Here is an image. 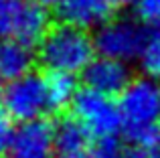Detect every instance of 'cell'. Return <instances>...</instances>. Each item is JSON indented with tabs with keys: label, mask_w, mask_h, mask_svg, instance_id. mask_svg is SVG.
<instances>
[{
	"label": "cell",
	"mask_w": 160,
	"mask_h": 158,
	"mask_svg": "<svg viewBox=\"0 0 160 158\" xmlns=\"http://www.w3.org/2000/svg\"><path fill=\"white\" fill-rule=\"evenodd\" d=\"M122 130L132 144L150 150L160 140V81L152 77L132 79L118 99Z\"/></svg>",
	"instance_id": "obj_1"
},
{
	"label": "cell",
	"mask_w": 160,
	"mask_h": 158,
	"mask_svg": "<svg viewBox=\"0 0 160 158\" xmlns=\"http://www.w3.org/2000/svg\"><path fill=\"white\" fill-rule=\"evenodd\" d=\"M95 43L85 28L73 24H55L39 43V61L49 73H83L93 61Z\"/></svg>",
	"instance_id": "obj_2"
},
{
	"label": "cell",
	"mask_w": 160,
	"mask_h": 158,
	"mask_svg": "<svg viewBox=\"0 0 160 158\" xmlns=\"http://www.w3.org/2000/svg\"><path fill=\"white\" fill-rule=\"evenodd\" d=\"M0 101L8 118L20 124L43 120L45 114L53 111L47 75L32 71L14 81H8L0 91Z\"/></svg>",
	"instance_id": "obj_3"
},
{
	"label": "cell",
	"mask_w": 160,
	"mask_h": 158,
	"mask_svg": "<svg viewBox=\"0 0 160 158\" xmlns=\"http://www.w3.org/2000/svg\"><path fill=\"white\" fill-rule=\"evenodd\" d=\"M73 118L83 124L91 138L99 142H112L118 132H122V111L120 103L109 95H103L95 89L83 87L77 91L71 103Z\"/></svg>",
	"instance_id": "obj_4"
},
{
	"label": "cell",
	"mask_w": 160,
	"mask_h": 158,
	"mask_svg": "<svg viewBox=\"0 0 160 158\" xmlns=\"http://www.w3.org/2000/svg\"><path fill=\"white\" fill-rule=\"evenodd\" d=\"M146 37H148V31L140 22L132 18H118L102 24L93 43L102 57H109V59H118L126 63V61L140 57Z\"/></svg>",
	"instance_id": "obj_5"
},
{
	"label": "cell",
	"mask_w": 160,
	"mask_h": 158,
	"mask_svg": "<svg viewBox=\"0 0 160 158\" xmlns=\"http://www.w3.org/2000/svg\"><path fill=\"white\" fill-rule=\"evenodd\" d=\"M10 158H57L55 126L45 120L18 124L8 144Z\"/></svg>",
	"instance_id": "obj_6"
},
{
	"label": "cell",
	"mask_w": 160,
	"mask_h": 158,
	"mask_svg": "<svg viewBox=\"0 0 160 158\" xmlns=\"http://www.w3.org/2000/svg\"><path fill=\"white\" fill-rule=\"evenodd\" d=\"M83 81H85V87H89V89L116 97V95L124 93V89L132 83V79H130V71L124 61L99 55L83 71Z\"/></svg>",
	"instance_id": "obj_7"
},
{
	"label": "cell",
	"mask_w": 160,
	"mask_h": 158,
	"mask_svg": "<svg viewBox=\"0 0 160 158\" xmlns=\"http://www.w3.org/2000/svg\"><path fill=\"white\" fill-rule=\"evenodd\" d=\"M113 6V0H61L57 6V16L67 24L91 28L109 22Z\"/></svg>",
	"instance_id": "obj_8"
},
{
	"label": "cell",
	"mask_w": 160,
	"mask_h": 158,
	"mask_svg": "<svg viewBox=\"0 0 160 158\" xmlns=\"http://www.w3.org/2000/svg\"><path fill=\"white\" fill-rule=\"evenodd\" d=\"M91 134L75 118H63L55 126V148L61 158H75L89 150Z\"/></svg>",
	"instance_id": "obj_9"
},
{
	"label": "cell",
	"mask_w": 160,
	"mask_h": 158,
	"mask_svg": "<svg viewBox=\"0 0 160 158\" xmlns=\"http://www.w3.org/2000/svg\"><path fill=\"white\" fill-rule=\"evenodd\" d=\"M32 53L31 47L20 41L6 39L0 41V79L14 81V79L31 73Z\"/></svg>",
	"instance_id": "obj_10"
},
{
	"label": "cell",
	"mask_w": 160,
	"mask_h": 158,
	"mask_svg": "<svg viewBox=\"0 0 160 158\" xmlns=\"http://www.w3.org/2000/svg\"><path fill=\"white\" fill-rule=\"evenodd\" d=\"M47 81H49V93H51V103H53V111H59L63 107L71 106L77 95V87H75V79L73 75L67 73H47Z\"/></svg>",
	"instance_id": "obj_11"
},
{
	"label": "cell",
	"mask_w": 160,
	"mask_h": 158,
	"mask_svg": "<svg viewBox=\"0 0 160 158\" xmlns=\"http://www.w3.org/2000/svg\"><path fill=\"white\" fill-rule=\"evenodd\" d=\"M138 59H140V65L146 75L160 81V24L148 31L144 49Z\"/></svg>",
	"instance_id": "obj_12"
},
{
	"label": "cell",
	"mask_w": 160,
	"mask_h": 158,
	"mask_svg": "<svg viewBox=\"0 0 160 158\" xmlns=\"http://www.w3.org/2000/svg\"><path fill=\"white\" fill-rule=\"evenodd\" d=\"M28 0H0V39H12Z\"/></svg>",
	"instance_id": "obj_13"
},
{
	"label": "cell",
	"mask_w": 160,
	"mask_h": 158,
	"mask_svg": "<svg viewBox=\"0 0 160 158\" xmlns=\"http://www.w3.org/2000/svg\"><path fill=\"white\" fill-rule=\"evenodd\" d=\"M75 158H126V154L112 140V142H99L98 146H91L89 150H85L83 154H79Z\"/></svg>",
	"instance_id": "obj_14"
},
{
	"label": "cell",
	"mask_w": 160,
	"mask_h": 158,
	"mask_svg": "<svg viewBox=\"0 0 160 158\" xmlns=\"http://www.w3.org/2000/svg\"><path fill=\"white\" fill-rule=\"evenodd\" d=\"M138 12L146 22L160 24V0H138Z\"/></svg>",
	"instance_id": "obj_15"
},
{
	"label": "cell",
	"mask_w": 160,
	"mask_h": 158,
	"mask_svg": "<svg viewBox=\"0 0 160 158\" xmlns=\"http://www.w3.org/2000/svg\"><path fill=\"white\" fill-rule=\"evenodd\" d=\"M12 132H14V130H10V124H8V114L4 111L2 101H0V152H2V150H8V144H10Z\"/></svg>",
	"instance_id": "obj_16"
},
{
	"label": "cell",
	"mask_w": 160,
	"mask_h": 158,
	"mask_svg": "<svg viewBox=\"0 0 160 158\" xmlns=\"http://www.w3.org/2000/svg\"><path fill=\"white\" fill-rule=\"evenodd\" d=\"M126 158H152V154H150V150H134L130 152V154H126Z\"/></svg>",
	"instance_id": "obj_17"
},
{
	"label": "cell",
	"mask_w": 160,
	"mask_h": 158,
	"mask_svg": "<svg viewBox=\"0 0 160 158\" xmlns=\"http://www.w3.org/2000/svg\"><path fill=\"white\" fill-rule=\"evenodd\" d=\"M35 2L43 4V6H59V2H61V0H35Z\"/></svg>",
	"instance_id": "obj_18"
},
{
	"label": "cell",
	"mask_w": 160,
	"mask_h": 158,
	"mask_svg": "<svg viewBox=\"0 0 160 158\" xmlns=\"http://www.w3.org/2000/svg\"><path fill=\"white\" fill-rule=\"evenodd\" d=\"M150 154H152V158H160V144H156L154 148H150Z\"/></svg>",
	"instance_id": "obj_19"
},
{
	"label": "cell",
	"mask_w": 160,
	"mask_h": 158,
	"mask_svg": "<svg viewBox=\"0 0 160 158\" xmlns=\"http://www.w3.org/2000/svg\"><path fill=\"white\" fill-rule=\"evenodd\" d=\"M132 2H138V0H113L116 6H126V4H132Z\"/></svg>",
	"instance_id": "obj_20"
},
{
	"label": "cell",
	"mask_w": 160,
	"mask_h": 158,
	"mask_svg": "<svg viewBox=\"0 0 160 158\" xmlns=\"http://www.w3.org/2000/svg\"><path fill=\"white\" fill-rule=\"evenodd\" d=\"M158 144H160V140H158Z\"/></svg>",
	"instance_id": "obj_21"
}]
</instances>
